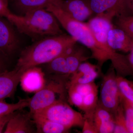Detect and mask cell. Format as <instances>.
<instances>
[{
    "mask_svg": "<svg viewBox=\"0 0 133 133\" xmlns=\"http://www.w3.org/2000/svg\"><path fill=\"white\" fill-rule=\"evenodd\" d=\"M24 72L15 68L0 74V101L11 97L16 91Z\"/></svg>",
    "mask_w": 133,
    "mask_h": 133,
    "instance_id": "obj_12",
    "label": "cell"
},
{
    "mask_svg": "<svg viewBox=\"0 0 133 133\" xmlns=\"http://www.w3.org/2000/svg\"><path fill=\"white\" fill-rule=\"evenodd\" d=\"M116 72L111 65L102 76L98 105L112 114L120 105L121 94L116 81Z\"/></svg>",
    "mask_w": 133,
    "mask_h": 133,
    "instance_id": "obj_7",
    "label": "cell"
},
{
    "mask_svg": "<svg viewBox=\"0 0 133 133\" xmlns=\"http://www.w3.org/2000/svg\"><path fill=\"white\" fill-rule=\"evenodd\" d=\"M30 112H15L6 125L5 133L35 132Z\"/></svg>",
    "mask_w": 133,
    "mask_h": 133,
    "instance_id": "obj_14",
    "label": "cell"
},
{
    "mask_svg": "<svg viewBox=\"0 0 133 133\" xmlns=\"http://www.w3.org/2000/svg\"><path fill=\"white\" fill-rule=\"evenodd\" d=\"M29 100L30 98L20 99L15 104H9L4 100L0 101V116L28 107Z\"/></svg>",
    "mask_w": 133,
    "mask_h": 133,
    "instance_id": "obj_23",
    "label": "cell"
},
{
    "mask_svg": "<svg viewBox=\"0 0 133 133\" xmlns=\"http://www.w3.org/2000/svg\"><path fill=\"white\" fill-rule=\"evenodd\" d=\"M121 100L125 112L126 124L129 133H133V108L121 94Z\"/></svg>",
    "mask_w": 133,
    "mask_h": 133,
    "instance_id": "obj_26",
    "label": "cell"
},
{
    "mask_svg": "<svg viewBox=\"0 0 133 133\" xmlns=\"http://www.w3.org/2000/svg\"><path fill=\"white\" fill-rule=\"evenodd\" d=\"M93 119L97 133L114 132L115 122L113 114L98 105Z\"/></svg>",
    "mask_w": 133,
    "mask_h": 133,
    "instance_id": "obj_16",
    "label": "cell"
},
{
    "mask_svg": "<svg viewBox=\"0 0 133 133\" xmlns=\"http://www.w3.org/2000/svg\"><path fill=\"white\" fill-rule=\"evenodd\" d=\"M36 127V132L68 133L70 129L63 125L36 114L32 115Z\"/></svg>",
    "mask_w": 133,
    "mask_h": 133,
    "instance_id": "obj_18",
    "label": "cell"
},
{
    "mask_svg": "<svg viewBox=\"0 0 133 133\" xmlns=\"http://www.w3.org/2000/svg\"><path fill=\"white\" fill-rule=\"evenodd\" d=\"M83 126L82 132L83 133H97L93 119L85 118Z\"/></svg>",
    "mask_w": 133,
    "mask_h": 133,
    "instance_id": "obj_27",
    "label": "cell"
},
{
    "mask_svg": "<svg viewBox=\"0 0 133 133\" xmlns=\"http://www.w3.org/2000/svg\"><path fill=\"white\" fill-rule=\"evenodd\" d=\"M6 6H8V0H1Z\"/></svg>",
    "mask_w": 133,
    "mask_h": 133,
    "instance_id": "obj_32",
    "label": "cell"
},
{
    "mask_svg": "<svg viewBox=\"0 0 133 133\" xmlns=\"http://www.w3.org/2000/svg\"><path fill=\"white\" fill-rule=\"evenodd\" d=\"M77 43L75 38L65 33L35 41L21 52L15 68L24 72L31 67L48 63Z\"/></svg>",
    "mask_w": 133,
    "mask_h": 133,
    "instance_id": "obj_1",
    "label": "cell"
},
{
    "mask_svg": "<svg viewBox=\"0 0 133 133\" xmlns=\"http://www.w3.org/2000/svg\"><path fill=\"white\" fill-rule=\"evenodd\" d=\"M5 18L0 16V55L8 59L16 51L20 42L14 25Z\"/></svg>",
    "mask_w": 133,
    "mask_h": 133,
    "instance_id": "obj_9",
    "label": "cell"
},
{
    "mask_svg": "<svg viewBox=\"0 0 133 133\" xmlns=\"http://www.w3.org/2000/svg\"><path fill=\"white\" fill-rule=\"evenodd\" d=\"M99 71L97 65L86 61L81 64L76 72L71 75L69 84H84L94 82Z\"/></svg>",
    "mask_w": 133,
    "mask_h": 133,
    "instance_id": "obj_15",
    "label": "cell"
},
{
    "mask_svg": "<svg viewBox=\"0 0 133 133\" xmlns=\"http://www.w3.org/2000/svg\"><path fill=\"white\" fill-rule=\"evenodd\" d=\"M113 23L133 39V15L116 17L113 19Z\"/></svg>",
    "mask_w": 133,
    "mask_h": 133,
    "instance_id": "obj_25",
    "label": "cell"
},
{
    "mask_svg": "<svg viewBox=\"0 0 133 133\" xmlns=\"http://www.w3.org/2000/svg\"><path fill=\"white\" fill-rule=\"evenodd\" d=\"M7 19L19 33L28 36L35 42L64 33L57 19L45 9L33 10L22 15L11 13Z\"/></svg>",
    "mask_w": 133,
    "mask_h": 133,
    "instance_id": "obj_2",
    "label": "cell"
},
{
    "mask_svg": "<svg viewBox=\"0 0 133 133\" xmlns=\"http://www.w3.org/2000/svg\"><path fill=\"white\" fill-rule=\"evenodd\" d=\"M98 88L83 97L82 111L85 118H93V115L98 105Z\"/></svg>",
    "mask_w": 133,
    "mask_h": 133,
    "instance_id": "obj_20",
    "label": "cell"
},
{
    "mask_svg": "<svg viewBox=\"0 0 133 133\" xmlns=\"http://www.w3.org/2000/svg\"><path fill=\"white\" fill-rule=\"evenodd\" d=\"M108 42L110 48L116 51L129 52L133 46V38L114 24L108 32Z\"/></svg>",
    "mask_w": 133,
    "mask_h": 133,
    "instance_id": "obj_13",
    "label": "cell"
},
{
    "mask_svg": "<svg viewBox=\"0 0 133 133\" xmlns=\"http://www.w3.org/2000/svg\"><path fill=\"white\" fill-rule=\"evenodd\" d=\"M45 9L54 15L70 36L90 50L91 58L97 61V65L101 71L105 63L109 60V56L95 40L88 23L74 19L57 5L51 4Z\"/></svg>",
    "mask_w": 133,
    "mask_h": 133,
    "instance_id": "obj_3",
    "label": "cell"
},
{
    "mask_svg": "<svg viewBox=\"0 0 133 133\" xmlns=\"http://www.w3.org/2000/svg\"><path fill=\"white\" fill-rule=\"evenodd\" d=\"M131 2H132V6L133 9V0H131Z\"/></svg>",
    "mask_w": 133,
    "mask_h": 133,
    "instance_id": "obj_33",
    "label": "cell"
},
{
    "mask_svg": "<svg viewBox=\"0 0 133 133\" xmlns=\"http://www.w3.org/2000/svg\"><path fill=\"white\" fill-rule=\"evenodd\" d=\"M15 112L0 116V133L2 132L5 126H6L8 122L15 114Z\"/></svg>",
    "mask_w": 133,
    "mask_h": 133,
    "instance_id": "obj_28",
    "label": "cell"
},
{
    "mask_svg": "<svg viewBox=\"0 0 133 133\" xmlns=\"http://www.w3.org/2000/svg\"><path fill=\"white\" fill-rule=\"evenodd\" d=\"M33 114H36L70 129L83 127L84 117L63 100H58L49 107Z\"/></svg>",
    "mask_w": 133,
    "mask_h": 133,
    "instance_id": "obj_6",
    "label": "cell"
},
{
    "mask_svg": "<svg viewBox=\"0 0 133 133\" xmlns=\"http://www.w3.org/2000/svg\"><path fill=\"white\" fill-rule=\"evenodd\" d=\"M62 2V0H14L15 8L22 15L36 10L46 9L51 4L60 7Z\"/></svg>",
    "mask_w": 133,
    "mask_h": 133,
    "instance_id": "obj_17",
    "label": "cell"
},
{
    "mask_svg": "<svg viewBox=\"0 0 133 133\" xmlns=\"http://www.w3.org/2000/svg\"><path fill=\"white\" fill-rule=\"evenodd\" d=\"M128 53V55H127V57L129 63L133 72V46Z\"/></svg>",
    "mask_w": 133,
    "mask_h": 133,
    "instance_id": "obj_31",
    "label": "cell"
},
{
    "mask_svg": "<svg viewBox=\"0 0 133 133\" xmlns=\"http://www.w3.org/2000/svg\"><path fill=\"white\" fill-rule=\"evenodd\" d=\"M87 23L95 40L109 56L117 76L124 77L131 76L132 70L127 55L120 54L112 49L108 44V32L114 25L112 20L104 16L97 15L89 19Z\"/></svg>",
    "mask_w": 133,
    "mask_h": 133,
    "instance_id": "obj_4",
    "label": "cell"
},
{
    "mask_svg": "<svg viewBox=\"0 0 133 133\" xmlns=\"http://www.w3.org/2000/svg\"><path fill=\"white\" fill-rule=\"evenodd\" d=\"M76 44L66 52V62L70 76L76 72L82 63L91 58L86 55L85 51L83 47H77Z\"/></svg>",
    "mask_w": 133,
    "mask_h": 133,
    "instance_id": "obj_19",
    "label": "cell"
},
{
    "mask_svg": "<svg viewBox=\"0 0 133 133\" xmlns=\"http://www.w3.org/2000/svg\"><path fill=\"white\" fill-rule=\"evenodd\" d=\"M20 83L23 90L30 93L37 92L43 89L46 84L44 73L37 66L31 67L24 71Z\"/></svg>",
    "mask_w": 133,
    "mask_h": 133,
    "instance_id": "obj_11",
    "label": "cell"
},
{
    "mask_svg": "<svg viewBox=\"0 0 133 133\" xmlns=\"http://www.w3.org/2000/svg\"><path fill=\"white\" fill-rule=\"evenodd\" d=\"M130 104L132 106V107L133 108V104H131L130 103Z\"/></svg>",
    "mask_w": 133,
    "mask_h": 133,
    "instance_id": "obj_34",
    "label": "cell"
},
{
    "mask_svg": "<svg viewBox=\"0 0 133 133\" xmlns=\"http://www.w3.org/2000/svg\"><path fill=\"white\" fill-rule=\"evenodd\" d=\"M67 77L63 76L62 77L51 80L30 98L28 107L31 115L42 111L60 100L56 98L58 95L64 99L68 89L69 82H66L65 79Z\"/></svg>",
    "mask_w": 133,
    "mask_h": 133,
    "instance_id": "obj_5",
    "label": "cell"
},
{
    "mask_svg": "<svg viewBox=\"0 0 133 133\" xmlns=\"http://www.w3.org/2000/svg\"><path fill=\"white\" fill-rule=\"evenodd\" d=\"M94 14L113 20L115 17L133 15L131 0H89Z\"/></svg>",
    "mask_w": 133,
    "mask_h": 133,
    "instance_id": "obj_8",
    "label": "cell"
},
{
    "mask_svg": "<svg viewBox=\"0 0 133 133\" xmlns=\"http://www.w3.org/2000/svg\"><path fill=\"white\" fill-rule=\"evenodd\" d=\"M66 52L47 63L50 71L59 76H70L66 62Z\"/></svg>",
    "mask_w": 133,
    "mask_h": 133,
    "instance_id": "obj_21",
    "label": "cell"
},
{
    "mask_svg": "<svg viewBox=\"0 0 133 133\" xmlns=\"http://www.w3.org/2000/svg\"><path fill=\"white\" fill-rule=\"evenodd\" d=\"M59 7L72 18L81 22L90 19L95 14L89 0H62Z\"/></svg>",
    "mask_w": 133,
    "mask_h": 133,
    "instance_id": "obj_10",
    "label": "cell"
},
{
    "mask_svg": "<svg viewBox=\"0 0 133 133\" xmlns=\"http://www.w3.org/2000/svg\"><path fill=\"white\" fill-rule=\"evenodd\" d=\"M115 122L114 133H129L127 128L124 108L121 102L114 113Z\"/></svg>",
    "mask_w": 133,
    "mask_h": 133,
    "instance_id": "obj_24",
    "label": "cell"
},
{
    "mask_svg": "<svg viewBox=\"0 0 133 133\" xmlns=\"http://www.w3.org/2000/svg\"><path fill=\"white\" fill-rule=\"evenodd\" d=\"M7 59L0 55V74L6 71V62Z\"/></svg>",
    "mask_w": 133,
    "mask_h": 133,
    "instance_id": "obj_30",
    "label": "cell"
},
{
    "mask_svg": "<svg viewBox=\"0 0 133 133\" xmlns=\"http://www.w3.org/2000/svg\"><path fill=\"white\" fill-rule=\"evenodd\" d=\"M10 14L11 12L8 8V6L0 0V16L7 18Z\"/></svg>",
    "mask_w": 133,
    "mask_h": 133,
    "instance_id": "obj_29",
    "label": "cell"
},
{
    "mask_svg": "<svg viewBox=\"0 0 133 133\" xmlns=\"http://www.w3.org/2000/svg\"><path fill=\"white\" fill-rule=\"evenodd\" d=\"M116 79L121 95L129 103L133 104V81L122 76H117Z\"/></svg>",
    "mask_w": 133,
    "mask_h": 133,
    "instance_id": "obj_22",
    "label": "cell"
}]
</instances>
